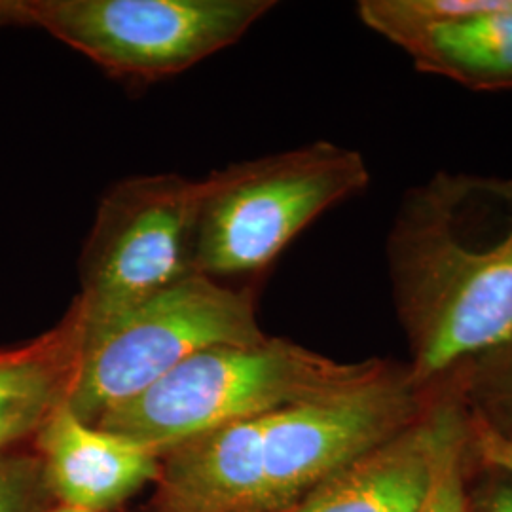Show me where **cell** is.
Instances as JSON below:
<instances>
[{"instance_id": "cell-1", "label": "cell", "mask_w": 512, "mask_h": 512, "mask_svg": "<svg viewBox=\"0 0 512 512\" xmlns=\"http://www.w3.org/2000/svg\"><path fill=\"white\" fill-rule=\"evenodd\" d=\"M387 266L416 384H435L509 340L512 179L439 171L410 188Z\"/></svg>"}, {"instance_id": "cell-2", "label": "cell", "mask_w": 512, "mask_h": 512, "mask_svg": "<svg viewBox=\"0 0 512 512\" xmlns=\"http://www.w3.org/2000/svg\"><path fill=\"white\" fill-rule=\"evenodd\" d=\"M435 384L385 359L359 384L188 440L162 456L154 512H285L401 433Z\"/></svg>"}, {"instance_id": "cell-3", "label": "cell", "mask_w": 512, "mask_h": 512, "mask_svg": "<svg viewBox=\"0 0 512 512\" xmlns=\"http://www.w3.org/2000/svg\"><path fill=\"white\" fill-rule=\"evenodd\" d=\"M384 363H342L274 336L203 349L95 425L162 458L211 431L359 384Z\"/></svg>"}, {"instance_id": "cell-4", "label": "cell", "mask_w": 512, "mask_h": 512, "mask_svg": "<svg viewBox=\"0 0 512 512\" xmlns=\"http://www.w3.org/2000/svg\"><path fill=\"white\" fill-rule=\"evenodd\" d=\"M370 183L365 158L327 141L228 165L200 181L194 272L264 274L294 238Z\"/></svg>"}, {"instance_id": "cell-5", "label": "cell", "mask_w": 512, "mask_h": 512, "mask_svg": "<svg viewBox=\"0 0 512 512\" xmlns=\"http://www.w3.org/2000/svg\"><path fill=\"white\" fill-rule=\"evenodd\" d=\"M266 336L251 285L234 287L207 275H186L109 325L82 332L80 365L67 406L95 425L203 349L255 344Z\"/></svg>"}, {"instance_id": "cell-6", "label": "cell", "mask_w": 512, "mask_h": 512, "mask_svg": "<svg viewBox=\"0 0 512 512\" xmlns=\"http://www.w3.org/2000/svg\"><path fill=\"white\" fill-rule=\"evenodd\" d=\"M202 184L177 173L128 177L97 207L80 256L74 298L82 332L122 313L194 272Z\"/></svg>"}, {"instance_id": "cell-7", "label": "cell", "mask_w": 512, "mask_h": 512, "mask_svg": "<svg viewBox=\"0 0 512 512\" xmlns=\"http://www.w3.org/2000/svg\"><path fill=\"white\" fill-rule=\"evenodd\" d=\"M29 25L114 76L158 80L236 44L270 0H25Z\"/></svg>"}, {"instance_id": "cell-8", "label": "cell", "mask_w": 512, "mask_h": 512, "mask_svg": "<svg viewBox=\"0 0 512 512\" xmlns=\"http://www.w3.org/2000/svg\"><path fill=\"white\" fill-rule=\"evenodd\" d=\"M458 368L435 382L420 416L285 512H418L446 461L471 439Z\"/></svg>"}, {"instance_id": "cell-9", "label": "cell", "mask_w": 512, "mask_h": 512, "mask_svg": "<svg viewBox=\"0 0 512 512\" xmlns=\"http://www.w3.org/2000/svg\"><path fill=\"white\" fill-rule=\"evenodd\" d=\"M357 14L418 71L478 92L512 90V0H363Z\"/></svg>"}, {"instance_id": "cell-10", "label": "cell", "mask_w": 512, "mask_h": 512, "mask_svg": "<svg viewBox=\"0 0 512 512\" xmlns=\"http://www.w3.org/2000/svg\"><path fill=\"white\" fill-rule=\"evenodd\" d=\"M54 503L109 512L148 484L162 458L145 446L80 420L63 404L33 440Z\"/></svg>"}, {"instance_id": "cell-11", "label": "cell", "mask_w": 512, "mask_h": 512, "mask_svg": "<svg viewBox=\"0 0 512 512\" xmlns=\"http://www.w3.org/2000/svg\"><path fill=\"white\" fill-rule=\"evenodd\" d=\"M82 349V315L73 300L37 338L0 348V458L33 446L44 423L69 403Z\"/></svg>"}, {"instance_id": "cell-12", "label": "cell", "mask_w": 512, "mask_h": 512, "mask_svg": "<svg viewBox=\"0 0 512 512\" xmlns=\"http://www.w3.org/2000/svg\"><path fill=\"white\" fill-rule=\"evenodd\" d=\"M458 378L471 414L512 444V336L459 366Z\"/></svg>"}, {"instance_id": "cell-13", "label": "cell", "mask_w": 512, "mask_h": 512, "mask_svg": "<svg viewBox=\"0 0 512 512\" xmlns=\"http://www.w3.org/2000/svg\"><path fill=\"white\" fill-rule=\"evenodd\" d=\"M54 505L33 446L0 458V512H44Z\"/></svg>"}, {"instance_id": "cell-14", "label": "cell", "mask_w": 512, "mask_h": 512, "mask_svg": "<svg viewBox=\"0 0 512 512\" xmlns=\"http://www.w3.org/2000/svg\"><path fill=\"white\" fill-rule=\"evenodd\" d=\"M475 467L471 433V439L459 446L454 456L446 461L418 512L471 511V476Z\"/></svg>"}, {"instance_id": "cell-15", "label": "cell", "mask_w": 512, "mask_h": 512, "mask_svg": "<svg viewBox=\"0 0 512 512\" xmlns=\"http://www.w3.org/2000/svg\"><path fill=\"white\" fill-rule=\"evenodd\" d=\"M469 512H512V473L486 467L476 459Z\"/></svg>"}, {"instance_id": "cell-16", "label": "cell", "mask_w": 512, "mask_h": 512, "mask_svg": "<svg viewBox=\"0 0 512 512\" xmlns=\"http://www.w3.org/2000/svg\"><path fill=\"white\" fill-rule=\"evenodd\" d=\"M473 452L478 463L512 473V444L473 416Z\"/></svg>"}, {"instance_id": "cell-17", "label": "cell", "mask_w": 512, "mask_h": 512, "mask_svg": "<svg viewBox=\"0 0 512 512\" xmlns=\"http://www.w3.org/2000/svg\"><path fill=\"white\" fill-rule=\"evenodd\" d=\"M2 25H29L25 0H0V27Z\"/></svg>"}, {"instance_id": "cell-18", "label": "cell", "mask_w": 512, "mask_h": 512, "mask_svg": "<svg viewBox=\"0 0 512 512\" xmlns=\"http://www.w3.org/2000/svg\"><path fill=\"white\" fill-rule=\"evenodd\" d=\"M44 512H92L86 511V509H80V507H73V505H63V503H54L50 505Z\"/></svg>"}]
</instances>
